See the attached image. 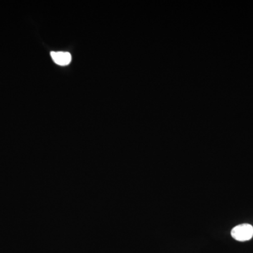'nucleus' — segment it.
I'll list each match as a JSON object with an SVG mask.
<instances>
[{
  "label": "nucleus",
  "instance_id": "obj_2",
  "mask_svg": "<svg viewBox=\"0 0 253 253\" xmlns=\"http://www.w3.org/2000/svg\"><path fill=\"white\" fill-rule=\"evenodd\" d=\"M51 56L53 61L59 66H66L69 64L72 59L70 53L63 52V51H57V52L52 51L51 52Z\"/></svg>",
  "mask_w": 253,
  "mask_h": 253
},
{
  "label": "nucleus",
  "instance_id": "obj_1",
  "mask_svg": "<svg viewBox=\"0 0 253 253\" xmlns=\"http://www.w3.org/2000/svg\"><path fill=\"white\" fill-rule=\"evenodd\" d=\"M231 234L236 241H249L253 237V226L249 224H240L233 228Z\"/></svg>",
  "mask_w": 253,
  "mask_h": 253
}]
</instances>
